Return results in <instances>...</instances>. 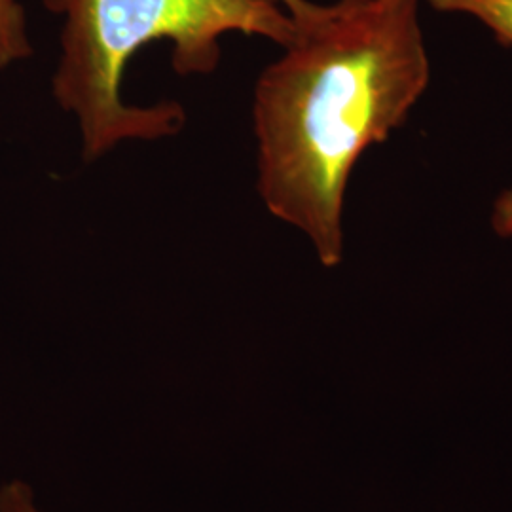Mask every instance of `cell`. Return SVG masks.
<instances>
[{
	"mask_svg": "<svg viewBox=\"0 0 512 512\" xmlns=\"http://www.w3.org/2000/svg\"><path fill=\"white\" fill-rule=\"evenodd\" d=\"M283 54L256 80V188L323 266L344 258L349 179L431 80L420 0H293Z\"/></svg>",
	"mask_w": 512,
	"mask_h": 512,
	"instance_id": "1",
	"label": "cell"
},
{
	"mask_svg": "<svg viewBox=\"0 0 512 512\" xmlns=\"http://www.w3.org/2000/svg\"><path fill=\"white\" fill-rule=\"evenodd\" d=\"M63 18L55 101L73 114L82 156L95 162L126 141H158L183 129L175 101L129 105L122 95L129 61L152 42H169L173 71L213 73L230 33L289 40L293 21L275 0H44Z\"/></svg>",
	"mask_w": 512,
	"mask_h": 512,
	"instance_id": "2",
	"label": "cell"
},
{
	"mask_svg": "<svg viewBox=\"0 0 512 512\" xmlns=\"http://www.w3.org/2000/svg\"><path fill=\"white\" fill-rule=\"evenodd\" d=\"M433 10L461 14L482 23L495 40L512 48V0H427Z\"/></svg>",
	"mask_w": 512,
	"mask_h": 512,
	"instance_id": "3",
	"label": "cell"
},
{
	"mask_svg": "<svg viewBox=\"0 0 512 512\" xmlns=\"http://www.w3.org/2000/svg\"><path fill=\"white\" fill-rule=\"evenodd\" d=\"M33 46L27 31L25 8L19 0H0V69L27 59Z\"/></svg>",
	"mask_w": 512,
	"mask_h": 512,
	"instance_id": "4",
	"label": "cell"
},
{
	"mask_svg": "<svg viewBox=\"0 0 512 512\" xmlns=\"http://www.w3.org/2000/svg\"><path fill=\"white\" fill-rule=\"evenodd\" d=\"M0 512L42 511L38 509L33 490L21 480H12L0 486Z\"/></svg>",
	"mask_w": 512,
	"mask_h": 512,
	"instance_id": "5",
	"label": "cell"
},
{
	"mask_svg": "<svg viewBox=\"0 0 512 512\" xmlns=\"http://www.w3.org/2000/svg\"><path fill=\"white\" fill-rule=\"evenodd\" d=\"M490 220L499 238H512V186L497 196Z\"/></svg>",
	"mask_w": 512,
	"mask_h": 512,
	"instance_id": "6",
	"label": "cell"
},
{
	"mask_svg": "<svg viewBox=\"0 0 512 512\" xmlns=\"http://www.w3.org/2000/svg\"><path fill=\"white\" fill-rule=\"evenodd\" d=\"M275 2H277V4H281L283 8H287V6H289L293 0H275Z\"/></svg>",
	"mask_w": 512,
	"mask_h": 512,
	"instance_id": "7",
	"label": "cell"
}]
</instances>
